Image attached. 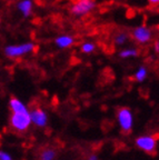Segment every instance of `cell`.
Wrapping results in <instances>:
<instances>
[{
	"label": "cell",
	"mask_w": 159,
	"mask_h": 160,
	"mask_svg": "<svg viewBox=\"0 0 159 160\" xmlns=\"http://www.w3.org/2000/svg\"><path fill=\"white\" fill-rule=\"evenodd\" d=\"M37 48L35 42L28 41V42L18 43V45H9L5 48V55L8 58H19L27 53L33 52V50Z\"/></svg>",
	"instance_id": "1"
},
{
	"label": "cell",
	"mask_w": 159,
	"mask_h": 160,
	"mask_svg": "<svg viewBox=\"0 0 159 160\" xmlns=\"http://www.w3.org/2000/svg\"><path fill=\"white\" fill-rule=\"evenodd\" d=\"M30 116L28 112H13L10 119V123L17 132H23L27 130L30 123Z\"/></svg>",
	"instance_id": "2"
},
{
	"label": "cell",
	"mask_w": 159,
	"mask_h": 160,
	"mask_svg": "<svg viewBox=\"0 0 159 160\" xmlns=\"http://www.w3.org/2000/svg\"><path fill=\"white\" fill-rule=\"evenodd\" d=\"M95 7H96L95 0H77L70 7V12L76 17H82L92 11Z\"/></svg>",
	"instance_id": "3"
},
{
	"label": "cell",
	"mask_w": 159,
	"mask_h": 160,
	"mask_svg": "<svg viewBox=\"0 0 159 160\" xmlns=\"http://www.w3.org/2000/svg\"><path fill=\"white\" fill-rule=\"evenodd\" d=\"M131 36L135 41H137V42L140 43V45H145V43H148L149 41H151L152 31L149 27L141 25V26L136 27L132 30Z\"/></svg>",
	"instance_id": "4"
},
{
	"label": "cell",
	"mask_w": 159,
	"mask_h": 160,
	"mask_svg": "<svg viewBox=\"0 0 159 160\" xmlns=\"http://www.w3.org/2000/svg\"><path fill=\"white\" fill-rule=\"evenodd\" d=\"M118 118L121 126V129L125 133H129L131 130V113L127 108H120L118 110Z\"/></svg>",
	"instance_id": "5"
},
{
	"label": "cell",
	"mask_w": 159,
	"mask_h": 160,
	"mask_svg": "<svg viewBox=\"0 0 159 160\" xmlns=\"http://www.w3.org/2000/svg\"><path fill=\"white\" fill-rule=\"evenodd\" d=\"M156 139L157 137H140L136 140L137 146L148 153H155L156 149Z\"/></svg>",
	"instance_id": "6"
},
{
	"label": "cell",
	"mask_w": 159,
	"mask_h": 160,
	"mask_svg": "<svg viewBox=\"0 0 159 160\" xmlns=\"http://www.w3.org/2000/svg\"><path fill=\"white\" fill-rule=\"evenodd\" d=\"M17 9L23 17H29L33 13V0H20L17 3Z\"/></svg>",
	"instance_id": "7"
},
{
	"label": "cell",
	"mask_w": 159,
	"mask_h": 160,
	"mask_svg": "<svg viewBox=\"0 0 159 160\" xmlns=\"http://www.w3.org/2000/svg\"><path fill=\"white\" fill-rule=\"evenodd\" d=\"M55 43L60 49H65V48L71 47L75 43V38L70 35H61L58 36L55 39Z\"/></svg>",
	"instance_id": "8"
},
{
	"label": "cell",
	"mask_w": 159,
	"mask_h": 160,
	"mask_svg": "<svg viewBox=\"0 0 159 160\" xmlns=\"http://www.w3.org/2000/svg\"><path fill=\"white\" fill-rule=\"evenodd\" d=\"M30 119L38 126H45L46 121H47V117H46L45 112L41 109H39V108L33 110V112L30 115Z\"/></svg>",
	"instance_id": "9"
},
{
	"label": "cell",
	"mask_w": 159,
	"mask_h": 160,
	"mask_svg": "<svg viewBox=\"0 0 159 160\" xmlns=\"http://www.w3.org/2000/svg\"><path fill=\"white\" fill-rule=\"evenodd\" d=\"M10 107H11L13 112H28L23 103L15 97L10 98Z\"/></svg>",
	"instance_id": "10"
},
{
	"label": "cell",
	"mask_w": 159,
	"mask_h": 160,
	"mask_svg": "<svg viewBox=\"0 0 159 160\" xmlns=\"http://www.w3.org/2000/svg\"><path fill=\"white\" fill-rule=\"evenodd\" d=\"M138 50L135 49V48H126V49H122L119 52V56L121 58H135L138 56Z\"/></svg>",
	"instance_id": "11"
},
{
	"label": "cell",
	"mask_w": 159,
	"mask_h": 160,
	"mask_svg": "<svg viewBox=\"0 0 159 160\" xmlns=\"http://www.w3.org/2000/svg\"><path fill=\"white\" fill-rule=\"evenodd\" d=\"M128 39H129V37H128V35H127L126 32H118L117 35L115 36L114 40H115V43L117 46H122L125 45V43L128 41Z\"/></svg>",
	"instance_id": "12"
},
{
	"label": "cell",
	"mask_w": 159,
	"mask_h": 160,
	"mask_svg": "<svg viewBox=\"0 0 159 160\" xmlns=\"http://www.w3.org/2000/svg\"><path fill=\"white\" fill-rule=\"evenodd\" d=\"M95 49H96V45H95L94 42H89V41H87V42H84L81 45V47H80V50H81V52L84 53H91L95 51Z\"/></svg>",
	"instance_id": "13"
},
{
	"label": "cell",
	"mask_w": 159,
	"mask_h": 160,
	"mask_svg": "<svg viewBox=\"0 0 159 160\" xmlns=\"http://www.w3.org/2000/svg\"><path fill=\"white\" fill-rule=\"evenodd\" d=\"M147 77V69L145 67H140L135 73V79L137 81H144Z\"/></svg>",
	"instance_id": "14"
},
{
	"label": "cell",
	"mask_w": 159,
	"mask_h": 160,
	"mask_svg": "<svg viewBox=\"0 0 159 160\" xmlns=\"http://www.w3.org/2000/svg\"><path fill=\"white\" fill-rule=\"evenodd\" d=\"M55 157V152L52 150H47L41 155V160H51Z\"/></svg>",
	"instance_id": "15"
},
{
	"label": "cell",
	"mask_w": 159,
	"mask_h": 160,
	"mask_svg": "<svg viewBox=\"0 0 159 160\" xmlns=\"http://www.w3.org/2000/svg\"><path fill=\"white\" fill-rule=\"evenodd\" d=\"M0 160H11V159H10V157L8 155H6L3 152H0Z\"/></svg>",
	"instance_id": "16"
},
{
	"label": "cell",
	"mask_w": 159,
	"mask_h": 160,
	"mask_svg": "<svg viewBox=\"0 0 159 160\" xmlns=\"http://www.w3.org/2000/svg\"><path fill=\"white\" fill-rule=\"evenodd\" d=\"M155 51H156L157 53H158V51H159V40L158 39L155 40Z\"/></svg>",
	"instance_id": "17"
},
{
	"label": "cell",
	"mask_w": 159,
	"mask_h": 160,
	"mask_svg": "<svg viewBox=\"0 0 159 160\" xmlns=\"http://www.w3.org/2000/svg\"><path fill=\"white\" fill-rule=\"evenodd\" d=\"M148 2L151 6H157L159 3V0H148Z\"/></svg>",
	"instance_id": "18"
},
{
	"label": "cell",
	"mask_w": 159,
	"mask_h": 160,
	"mask_svg": "<svg viewBox=\"0 0 159 160\" xmlns=\"http://www.w3.org/2000/svg\"><path fill=\"white\" fill-rule=\"evenodd\" d=\"M89 160H97V158L95 157V156H92V157H91V158H90V159H89Z\"/></svg>",
	"instance_id": "19"
}]
</instances>
